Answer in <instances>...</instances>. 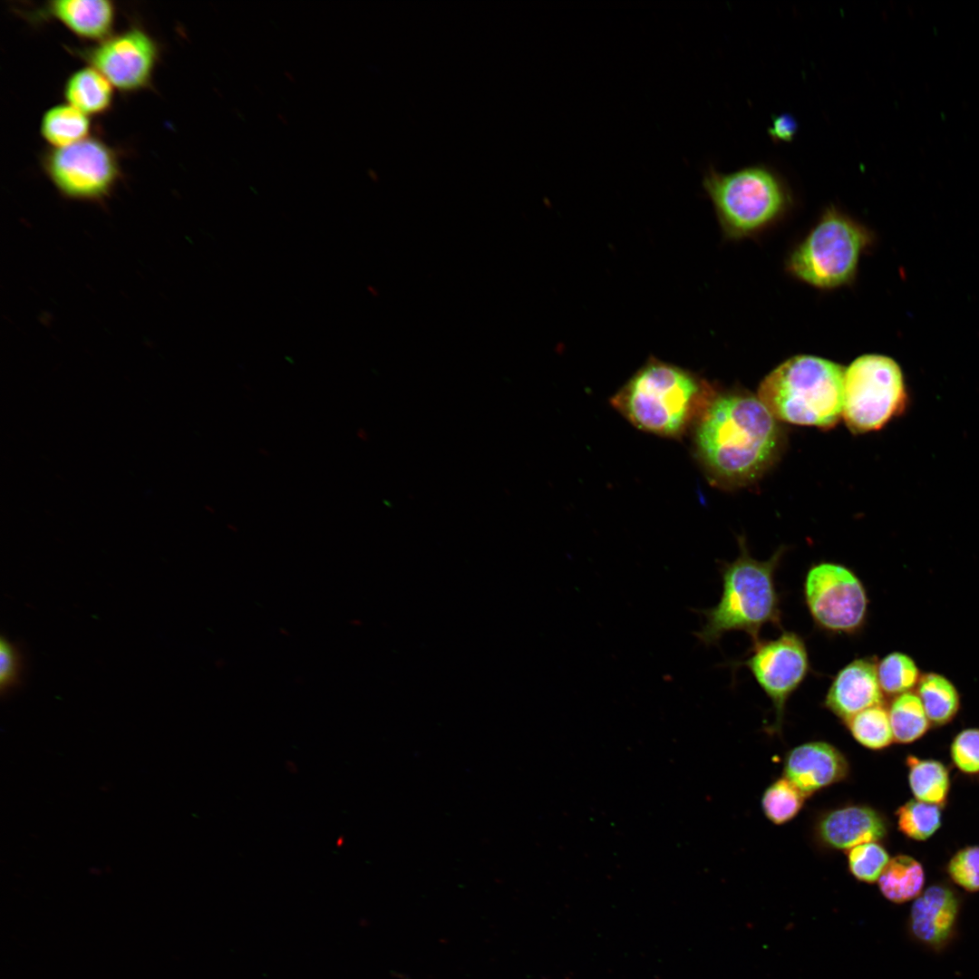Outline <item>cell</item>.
<instances>
[{
    "label": "cell",
    "mask_w": 979,
    "mask_h": 979,
    "mask_svg": "<svg viewBox=\"0 0 979 979\" xmlns=\"http://www.w3.org/2000/svg\"><path fill=\"white\" fill-rule=\"evenodd\" d=\"M286 76H287V77H288L289 79H291V81H293V82L295 81V78L293 77V75H292V74H291L290 73H288V72H286Z\"/></svg>",
    "instance_id": "32"
},
{
    "label": "cell",
    "mask_w": 979,
    "mask_h": 979,
    "mask_svg": "<svg viewBox=\"0 0 979 979\" xmlns=\"http://www.w3.org/2000/svg\"><path fill=\"white\" fill-rule=\"evenodd\" d=\"M958 909V898L951 888L933 885L914 902L910 913V929L919 941L940 947L952 935Z\"/></svg>",
    "instance_id": "14"
},
{
    "label": "cell",
    "mask_w": 979,
    "mask_h": 979,
    "mask_svg": "<svg viewBox=\"0 0 979 979\" xmlns=\"http://www.w3.org/2000/svg\"><path fill=\"white\" fill-rule=\"evenodd\" d=\"M769 131L777 141H790L796 133L797 123L790 115L781 114L773 120Z\"/></svg>",
    "instance_id": "31"
},
{
    "label": "cell",
    "mask_w": 979,
    "mask_h": 979,
    "mask_svg": "<svg viewBox=\"0 0 979 979\" xmlns=\"http://www.w3.org/2000/svg\"><path fill=\"white\" fill-rule=\"evenodd\" d=\"M845 724L857 742L872 750L886 748L894 740L888 710L883 704L859 712Z\"/></svg>",
    "instance_id": "23"
},
{
    "label": "cell",
    "mask_w": 979,
    "mask_h": 979,
    "mask_svg": "<svg viewBox=\"0 0 979 979\" xmlns=\"http://www.w3.org/2000/svg\"><path fill=\"white\" fill-rule=\"evenodd\" d=\"M803 596L819 630L848 636L863 631L869 599L863 582L848 567L830 561L812 564L805 575Z\"/></svg>",
    "instance_id": "8"
},
{
    "label": "cell",
    "mask_w": 979,
    "mask_h": 979,
    "mask_svg": "<svg viewBox=\"0 0 979 979\" xmlns=\"http://www.w3.org/2000/svg\"><path fill=\"white\" fill-rule=\"evenodd\" d=\"M889 720L894 739L909 743L921 738L929 728V720L918 695L907 692L897 695L891 702Z\"/></svg>",
    "instance_id": "22"
},
{
    "label": "cell",
    "mask_w": 979,
    "mask_h": 979,
    "mask_svg": "<svg viewBox=\"0 0 979 979\" xmlns=\"http://www.w3.org/2000/svg\"><path fill=\"white\" fill-rule=\"evenodd\" d=\"M740 554L720 565L722 592L717 605L701 610L705 621L695 636L704 645H715L732 631L745 632L752 643L760 640L766 625L780 627V596L776 570L786 550L780 547L767 560L753 558L743 537L738 538Z\"/></svg>",
    "instance_id": "3"
},
{
    "label": "cell",
    "mask_w": 979,
    "mask_h": 979,
    "mask_svg": "<svg viewBox=\"0 0 979 979\" xmlns=\"http://www.w3.org/2000/svg\"><path fill=\"white\" fill-rule=\"evenodd\" d=\"M924 882L922 865L906 855H898L889 860L878 878L880 891L887 899L895 903H903L917 897Z\"/></svg>",
    "instance_id": "19"
},
{
    "label": "cell",
    "mask_w": 979,
    "mask_h": 979,
    "mask_svg": "<svg viewBox=\"0 0 979 979\" xmlns=\"http://www.w3.org/2000/svg\"><path fill=\"white\" fill-rule=\"evenodd\" d=\"M877 662L872 657L856 658L834 676L824 700L825 707L844 722L859 712L883 704Z\"/></svg>",
    "instance_id": "12"
},
{
    "label": "cell",
    "mask_w": 979,
    "mask_h": 979,
    "mask_svg": "<svg viewBox=\"0 0 979 979\" xmlns=\"http://www.w3.org/2000/svg\"><path fill=\"white\" fill-rule=\"evenodd\" d=\"M736 665L746 666L771 699L776 716L773 727L780 729L789 698L810 672L804 639L785 630L775 639H760L752 643L749 656Z\"/></svg>",
    "instance_id": "10"
},
{
    "label": "cell",
    "mask_w": 979,
    "mask_h": 979,
    "mask_svg": "<svg viewBox=\"0 0 979 979\" xmlns=\"http://www.w3.org/2000/svg\"><path fill=\"white\" fill-rule=\"evenodd\" d=\"M947 870L951 878L963 888L971 892L979 890V846L959 850L951 858Z\"/></svg>",
    "instance_id": "28"
},
{
    "label": "cell",
    "mask_w": 979,
    "mask_h": 979,
    "mask_svg": "<svg viewBox=\"0 0 979 979\" xmlns=\"http://www.w3.org/2000/svg\"><path fill=\"white\" fill-rule=\"evenodd\" d=\"M703 186L724 234L732 238L754 235L788 210L790 195L782 179L764 166L731 173L714 168L704 172Z\"/></svg>",
    "instance_id": "5"
},
{
    "label": "cell",
    "mask_w": 979,
    "mask_h": 979,
    "mask_svg": "<svg viewBox=\"0 0 979 979\" xmlns=\"http://www.w3.org/2000/svg\"><path fill=\"white\" fill-rule=\"evenodd\" d=\"M848 766L845 757L834 746L824 742H811L797 746L786 756L784 775L809 796L843 780Z\"/></svg>",
    "instance_id": "13"
},
{
    "label": "cell",
    "mask_w": 979,
    "mask_h": 979,
    "mask_svg": "<svg viewBox=\"0 0 979 979\" xmlns=\"http://www.w3.org/2000/svg\"><path fill=\"white\" fill-rule=\"evenodd\" d=\"M852 875L866 883L877 881L889 861L886 849L876 842L858 845L848 854Z\"/></svg>",
    "instance_id": "27"
},
{
    "label": "cell",
    "mask_w": 979,
    "mask_h": 979,
    "mask_svg": "<svg viewBox=\"0 0 979 979\" xmlns=\"http://www.w3.org/2000/svg\"><path fill=\"white\" fill-rule=\"evenodd\" d=\"M42 166L59 193L73 200L103 201L121 176L116 152L96 137L50 148L43 156Z\"/></svg>",
    "instance_id": "9"
},
{
    "label": "cell",
    "mask_w": 979,
    "mask_h": 979,
    "mask_svg": "<svg viewBox=\"0 0 979 979\" xmlns=\"http://www.w3.org/2000/svg\"><path fill=\"white\" fill-rule=\"evenodd\" d=\"M113 86L96 69L82 67L66 80L63 97L66 102L90 116L108 111L113 102Z\"/></svg>",
    "instance_id": "17"
},
{
    "label": "cell",
    "mask_w": 979,
    "mask_h": 979,
    "mask_svg": "<svg viewBox=\"0 0 979 979\" xmlns=\"http://www.w3.org/2000/svg\"><path fill=\"white\" fill-rule=\"evenodd\" d=\"M90 117L68 103L54 105L44 111L40 132L52 148L72 145L90 137Z\"/></svg>",
    "instance_id": "18"
},
{
    "label": "cell",
    "mask_w": 979,
    "mask_h": 979,
    "mask_svg": "<svg viewBox=\"0 0 979 979\" xmlns=\"http://www.w3.org/2000/svg\"><path fill=\"white\" fill-rule=\"evenodd\" d=\"M908 780L916 800L943 805L949 792L950 779L945 766L938 761L923 760L909 755L906 758Z\"/></svg>",
    "instance_id": "21"
},
{
    "label": "cell",
    "mask_w": 979,
    "mask_h": 979,
    "mask_svg": "<svg viewBox=\"0 0 979 979\" xmlns=\"http://www.w3.org/2000/svg\"><path fill=\"white\" fill-rule=\"evenodd\" d=\"M714 393L691 372L652 358L610 402L637 429L675 438L696 424Z\"/></svg>",
    "instance_id": "2"
},
{
    "label": "cell",
    "mask_w": 979,
    "mask_h": 979,
    "mask_svg": "<svg viewBox=\"0 0 979 979\" xmlns=\"http://www.w3.org/2000/svg\"><path fill=\"white\" fill-rule=\"evenodd\" d=\"M695 425L697 458L711 482L725 489L759 480L783 449L779 421L749 392L715 393Z\"/></svg>",
    "instance_id": "1"
},
{
    "label": "cell",
    "mask_w": 979,
    "mask_h": 979,
    "mask_svg": "<svg viewBox=\"0 0 979 979\" xmlns=\"http://www.w3.org/2000/svg\"><path fill=\"white\" fill-rule=\"evenodd\" d=\"M916 687L929 722L944 725L956 715L960 706L959 693L945 676L936 673L925 674L920 676Z\"/></svg>",
    "instance_id": "20"
},
{
    "label": "cell",
    "mask_w": 979,
    "mask_h": 979,
    "mask_svg": "<svg viewBox=\"0 0 979 979\" xmlns=\"http://www.w3.org/2000/svg\"><path fill=\"white\" fill-rule=\"evenodd\" d=\"M44 10L78 37L98 43L112 34L116 9L111 1L55 0Z\"/></svg>",
    "instance_id": "16"
},
{
    "label": "cell",
    "mask_w": 979,
    "mask_h": 979,
    "mask_svg": "<svg viewBox=\"0 0 979 979\" xmlns=\"http://www.w3.org/2000/svg\"><path fill=\"white\" fill-rule=\"evenodd\" d=\"M23 662V654L19 646L2 636L0 640V691L2 695L21 685Z\"/></svg>",
    "instance_id": "30"
},
{
    "label": "cell",
    "mask_w": 979,
    "mask_h": 979,
    "mask_svg": "<svg viewBox=\"0 0 979 979\" xmlns=\"http://www.w3.org/2000/svg\"><path fill=\"white\" fill-rule=\"evenodd\" d=\"M899 830L915 840H926L941 826V811L937 805L912 800L897 811Z\"/></svg>",
    "instance_id": "26"
},
{
    "label": "cell",
    "mask_w": 979,
    "mask_h": 979,
    "mask_svg": "<svg viewBox=\"0 0 979 979\" xmlns=\"http://www.w3.org/2000/svg\"><path fill=\"white\" fill-rule=\"evenodd\" d=\"M906 401L902 371L890 357L862 355L845 370L842 418L853 433L881 429L905 410Z\"/></svg>",
    "instance_id": "7"
},
{
    "label": "cell",
    "mask_w": 979,
    "mask_h": 979,
    "mask_svg": "<svg viewBox=\"0 0 979 979\" xmlns=\"http://www.w3.org/2000/svg\"><path fill=\"white\" fill-rule=\"evenodd\" d=\"M844 373L827 359L793 356L762 380L757 396L779 422L829 429L842 417Z\"/></svg>",
    "instance_id": "4"
},
{
    "label": "cell",
    "mask_w": 979,
    "mask_h": 979,
    "mask_svg": "<svg viewBox=\"0 0 979 979\" xmlns=\"http://www.w3.org/2000/svg\"><path fill=\"white\" fill-rule=\"evenodd\" d=\"M877 673L883 693L895 696L909 692L921 676L916 662L901 652L889 653L877 662Z\"/></svg>",
    "instance_id": "24"
},
{
    "label": "cell",
    "mask_w": 979,
    "mask_h": 979,
    "mask_svg": "<svg viewBox=\"0 0 979 979\" xmlns=\"http://www.w3.org/2000/svg\"><path fill=\"white\" fill-rule=\"evenodd\" d=\"M951 758L955 765L968 774L979 773V729L960 732L951 744Z\"/></svg>",
    "instance_id": "29"
},
{
    "label": "cell",
    "mask_w": 979,
    "mask_h": 979,
    "mask_svg": "<svg viewBox=\"0 0 979 979\" xmlns=\"http://www.w3.org/2000/svg\"><path fill=\"white\" fill-rule=\"evenodd\" d=\"M278 118H280L282 121H284L285 123H287V121L281 114H278Z\"/></svg>",
    "instance_id": "33"
},
{
    "label": "cell",
    "mask_w": 979,
    "mask_h": 979,
    "mask_svg": "<svg viewBox=\"0 0 979 979\" xmlns=\"http://www.w3.org/2000/svg\"><path fill=\"white\" fill-rule=\"evenodd\" d=\"M818 834L827 846L850 849L885 837L887 825L879 813L865 806H848L830 811L818 824Z\"/></svg>",
    "instance_id": "15"
},
{
    "label": "cell",
    "mask_w": 979,
    "mask_h": 979,
    "mask_svg": "<svg viewBox=\"0 0 979 979\" xmlns=\"http://www.w3.org/2000/svg\"><path fill=\"white\" fill-rule=\"evenodd\" d=\"M872 237L861 224L835 208H828L791 252L788 269L797 278L819 288L850 282Z\"/></svg>",
    "instance_id": "6"
},
{
    "label": "cell",
    "mask_w": 979,
    "mask_h": 979,
    "mask_svg": "<svg viewBox=\"0 0 979 979\" xmlns=\"http://www.w3.org/2000/svg\"><path fill=\"white\" fill-rule=\"evenodd\" d=\"M805 795L787 778L774 781L765 790L761 806L766 817L780 825L792 819L800 810Z\"/></svg>",
    "instance_id": "25"
},
{
    "label": "cell",
    "mask_w": 979,
    "mask_h": 979,
    "mask_svg": "<svg viewBox=\"0 0 979 979\" xmlns=\"http://www.w3.org/2000/svg\"><path fill=\"white\" fill-rule=\"evenodd\" d=\"M79 55L114 88L132 92L150 86L160 48L149 33L131 26L79 51Z\"/></svg>",
    "instance_id": "11"
}]
</instances>
